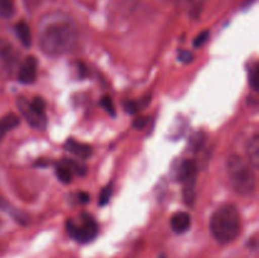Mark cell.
Here are the masks:
<instances>
[{"label":"cell","instance_id":"obj_1","mask_svg":"<svg viewBox=\"0 0 259 258\" xmlns=\"http://www.w3.org/2000/svg\"><path fill=\"white\" fill-rule=\"evenodd\" d=\"M38 38L46 55H67L77 45V28L68 15L60 12L51 13L40 20Z\"/></svg>","mask_w":259,"mask_h":258},{"label":"cell","instance_id":"obj_2","mask_svg":"<svg viewBox=\"0 0 259 258\" xmlns=\"http://www.w3.org/2000/svg\"><path fill=\"white\" fill-rule=\"evenodd\" d=\"M210 232L222 244L232 243L240 233V214L233 204L222 205L210 219Z\"/></svg>","mask_w":259,"mask_h":258},{"label":"cell","instance_id":"obj_3","mask_svg":"<svg viewBox=\"0 0 259 258\" xmlns=\"http://www.w3.org/2000/svg\"><path fill=\"white\" fill-rule=\"evenodd\" d=\"M227 172L233 189L239 195H250L257 187L254 168L238 154H232L227 159Z\"/></svg>","mask_w":259,"mask_h":258},{"label":"cell","instance_id":"obj_4","mask_svg":"<svg viewBox=\"0 0 259 258\" xmlns=\"http://www.w3.org/2000/svg\"><path fill=\"white\" fill-rule=\"evenodd\" d=\"M68 235L78 243H90L99 233V225L90 214H82L77 219H68L66 222Z\"/></svg>","mask_w":259,"mask_h":258},{"label":"cell","instance_id":"obj_5","mask_svg":"<svg viewBox=\"0 0 259 258\" xmlns=\"http://www.w3.org/2000/svg\"><path fill=\"white\" fill-rule=\"evenodd\" d=\"M17 105L18 108H19L20 113L23 114V116H24L25 120L29 123L30 126H33V128L35 129H39V131L46 128V125H47V118H46V115L38 114L37 111L30 106L29 101H27V99L19 98L17 101Z\"/></svg>","mask_w":259,"mask_h":258},{"label":"cell","instance_id":"obj_6","mask_svg":"<svg viewBox=\"0 0 259 258\" xmlns=\"http://www.w3.org/2000/svg\"><path fill=\"white\" fill-rule=\"evenodd\" d=\"M37 77V60L33 56H29L20 66L18 72V80L22 83H32Z\"/></svg>","mask_w":259,"mask_h":258},{"label":"cell","instance_id":"obj_7","mask_svg":"<svg viewBox=\"0 0 259 258\" xmlns=\"http://www.w3.org/2000/svg\"><path fill=\"white\" fill-rule=\"evenodd\" d=\"M191 227V217L189 212L180 211L176 212L171 218V228L176 234H184Z\"/></svg>","mask_w":259,"mask_h":258},{"label":"cell","instance_id":"obj_8","mask_svg":"<svg viewBox=\"0 0 259 258\" xmlns=\"http://www.w3.org/2000/svg\"><path fill=\"white\" fill-rule=\"evenodd\" d=\"M197 174L190 175L189 177H186L185 180H182V184H184V199L185 202L187 205H194L195 199H196V185H197Z\"/></svg>","mask_w":259,"mask_h":258},{"label":"cell","instance_id":"obj_9","mask_svg":"<svg viewBox=\"0 0 259 258\" xmlns=\"http://www.w3.org/2000/svg\"><path fill=\"white\" fill-rule=\"evenodd\" d=\"M65 148L67 149L68 152L73 153L75 156L80 157V158H89V157L93 154V148L91 146L86 143H81V142L75 141V139H68L65 143Z\"/></svg>","mask_w":259,"mask_h":258},{"label":"cell","instance_id":"obj_10","mask_svg":"<svg viewBox=\"0 0 259 258\" xmlns=\"http://www.w3.org/2000/svg\"><path fill=\"white\" fill-rule=\"evenodd\" d=\"M245 152H247L248 162H249L250 166L254 169H257L259 167V136L258 134H254L252 138H249L247 143V148H245Z\"/></svg>","mask_w":259,"mask_h":258},{"label":"cell","instance_id":"obj_11","mask_svg":"<svg viewBox=\"0 0 259 258\" xmlns=\"http://www.w3.org/2000/svg\"><path fill=\"white\" fill-rule=\"evenodd\" d=\"M0 210L2 211H8L10 215H12L13 218L15 219V222L20 223V224H27L28 223V217L25 214H23L20 210L18 209H14V207L12 206V204H10L9 201H8L5 197H3L2 195H0Z\"/></svg>","mask_w":259,"mask_h":258},{"label":"cell","instance_id":"obj_12","mask_svg":"<svg viewBox=\"0 0 259 258\" xmlns=\"http://www.w3.org/2000/svg\"><path fill=\"white\" fill-rule=\"evenodd\" d=\"M19 118L13 113H9L7 114V115L3 116V118L0 119V141L4 138L5 134H7L8 132H10L12 129H14L15 126L19 125Z\"/></svg>","mask_w":259,"mask_h":258},{"label":"cell","instance_id":"obj_13","mask_svg":"<svg viewBox=\"0 0 259 258\" xmlns=\"http://www.w3.org/2000/svg\"><path fill=\"white\" fill-rule=\"evenodd\" d=\"M15 33H17L18 38L20 39L22 45L24 47H30L32 45V33H30L29 25L25 22H19L15 25Z\"/></svg>","mask_w":259,"mask_h":258},{"label":"cell","instance_id":"obj_14","mask_svg":"<svg viewBox=\"0 0 259 258\" xmlns=\"http://www.w3.org/2000/svg\"><path fill=\"white\" fill-rule=\"evenodd\" d=\"M56 176H57L58 180H60L61 182H63V184H70L71 182L73 172L72 169H71V167L68 166L66 159H63V161L58 162V163L56 164Z\"/></svg>","mask_w":259,"mask_h":258},{"label":"cell","instance_id":"obj_15","mask_svg":"<svg viewBox=\"0 0 259 258\" xmlns=\"http://www.w3.org/2000/svg\"><path fill=\"white\" fill-rule=\"evenodd\" d=\"M0 58L8 65L15 62L14 48L8 40L2 39V38H0Z\"/></svg>","mask_w":259,"mask_h":258},{"label":"cell","instance_id":"obj_16","mask_svg":"<svg viewBox=\"0 0 259 258\" xmlns=\"http://www.w3.org/2000/svg\"><path fill=\"white\" fill-rule=\"evenodd\" d=\"M15 13L14 3L13 0H0V17L3 18H12Z\"/></svg>","mask_w":259,"mask_h":258},{"label":"cell","instance_id":"obj_17","mask_svg":"<svg viewBox=\"0 0 259 258\" xmlns=\"http://www.w3.org/2000/svg\"><path fill=\"white\" fill-rule=\"evenodd\" d=\"M111 195H113V184H109L101 190L100 196H99V204H100L101 206L108 204L111 199Z\"/></svg>","mask_w":259,"mask_h":258},{"label":"cell","instance_id":"obj_18","mask_svg":"<svg viewBox=\"0 0 259 258\" xmlns=\"http://www.w3.org/2000/svg\"><path fill=\"white\" fill-rule=\"evenodd\" d=\"M68 163V166L71 167V169H72L73 175H77V176H83V175L86 174V166L85 164H82L81 162L76 161V159H66Z\"/></svg>","mask_w":259,"mask_h":258},{"label":"cell","instance_id":"obj_19","mask_svg":"<svg viewBox=\"0 0 259 258\" xmlns=\"http://www.w3.org/2000/svg\"><path fill=\"white\" fill-rule=\"evenodd\" d=\"M258 78H259V70L257 63H253L249 68V83L254 91L258 90Z\"/></svg>","mask_w":259,"mask_h":258},{"label":"cell","instance_id":"obj_20","mask_svg":"<svg viewBox=\"0 0 259 258\" xmlns=\"http://www.w3.org/2000/svg\"><path fill=\"white\" fill-rule=\"evenodd\" d=\"M100 104L106 113L110 114L111 116H115V109H114V104L110 96H104V98L101 99Z\"/></svg>","mask_w":259,"mask_h":258},{"label":"cell","instance_id":"obj_21","mask_svg":"<svg viewBox=\"0 0 259 258\" xmlns=\"http://www.w3.org/2000/svg\"><path fill=\"white\" fill-rule=\"evenodd\" d=\"M30 106H32L33 109H34L35 111H37L38 114H43V115H46L45 114V109H46V103L45 100H43L42 98H34L32 101H29Z\"/></svg>","mask_w":259,"mask_h":258},{"label":"cell","instance_id":"obj_22","mask_svg":"<svg viewBox=\"0 0 259 258\" xmlns=\"http://www.w3.org/2000/svg\"><path fill=\"white\" fill-rule=\"evenodd\" d=\"M209 35H210L209 30H202L201 33H199V35H197L194 40V47L195 48L202 47V46L207 42V39H209Z\"/></svg>","mask_w":259,"mask_h":258},{"label":"cell","instance_id":"obj_23","mask_svg":"<svg viewBox=\"0 0 259 258\" xmlns=\"http://www.w3.org/2000/svg\"><path fill=\"white\" fill-rule=\"evenodd\" d=\"M192 58H194V55H192V53L190 52V51L181 50L179 52V60L181 61V62L189 63V62H191Z\"/></svg>","mask_w":259,"mask_h":258},{"label":"cell","instance_id":"obj_24","mask_svg":"<svg viewBox=\"0 0 259 258\" xmlns=\"http://www.w3.org/2000/svg\"><path fill=\"white\" fill-rule=\"evenodd\" d=\"M125 110L128 111L129 114H134L138 111V104L134 103V101H128L125 104Z\"/></svg>","mask_w":259,"mask_h":258},{"label":"cell","instance_id":"obj_25","mask_svg":"<svg viewBox=\"0 0 259 258\" xmlns=\"http://www.w3.org/2000/svg\"><path fill=\"white\" fill-rule=\"evenodd\" d=\"M147 124V118H144V116H139V118H137L136 120H134V128L136 129H142L144 128V125Z\"/></svg>","mask_w":259,"mask_h":258},{"label":"cell","instance_id":"obj_26","mask_svg":"<svg viewBox=\"0 0 259 258\" xmlns=\"http://www.w3.org/2000/svg\"><path fill=\"white\" fill-rule=\"evenodd\" d=\"M78 200H80V202H82V204H86V202H89V195L86 194V192H80V194H78Z\"/></svg>","mask_w":259,"mask_h":258},{"label":"cell","instance_id":"obj_27","mask_svg":"<svg viewBox=\"0 0 259 258\" xmlns=\"http://www.w3.org/2000/svg\"><path fill=\"white\" fill-rule=\"evenodd\" d=\"M25 2V5H28L29 8H33L35 7V5H38L40 3V0H24Z\"/></svg>","mask_w":259,"mask_h":258},{"label":"cell","instance_id":"obj_28","mask_svg":"<svg viewBox=\"0 0 259 258\" xmlns=\"http://www.w3.org/2000/svg\"><path fill=\"white\" fill-rule=\"evenodd\" d=\"M172 2H176L179 3V4H190L192 0H172Z\"/></svg>","mask_w":259,"mask_h":258},{"label":"cell","instance_id":"obj_29","mask_svg":"<svg viewBox=\"0 0 259 258\" xmlns=\"http://www.w3.org/2000/svg\"><path fill=\"white\" fill-rule=\"evenodd\" d=\"M252 2H254V0H247L244 4V7H248V5H252Z\"/></svg>","mask_w":259,"mask_h":258},{"label":"cell","instance_id":"obj_30","mask_svg":"<svg viewBox=\"0 0 259 258\" xmlns=\"http://www.w3.org/2000/svg\"><path fill=\"white\" fill-rule=\"evenodd\" d=\"M161 258H164V257H163V255H162V257H161Z\"/></svg>","mask_w":259,"mask_h":258}]
</instances>
